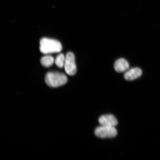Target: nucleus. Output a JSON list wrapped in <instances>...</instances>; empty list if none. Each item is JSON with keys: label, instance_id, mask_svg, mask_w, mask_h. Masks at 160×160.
I'll use <instances>...</instances> for the list:
<instances>
[{"label": "nucleus", "instance_id": "f257e3e1", "mask_svg": "<svg viewBox=\"0 0 160 160\" xmlns=\"http://www.w3.org/2000/svg\"><path fill=\"white\" fill-rule=\"evenodd\" d=\"M40 50L42 53L48 54L59 52L62 47L61 43L55 39L43 38L40 42Z\"/></svg>", "mask_w": 160, "mask_h": 160}, {"label": "nucleus", "instance_id": "f03ea898", "mask_svg": "<svg viewBox=\"0 0 160 160\" xmlns=\"http://www.w3.org/2000/svg\"><path fill=\"white\" fill-rule=\"evenodd\" d=\"M45 81L49 87L57 88L65 84L68 79L67 76L63 73L50 72L46 75Z\"/></svg>", "mask_w": 160, "mask_h": 160}, {"label": "nucleus", "instance_id": "7ed1b4c3", "mask_svg": "<svg viewBox=\"0 0 160 160\" xmlns=\"http://www.w3.org/2000/svg\"><path fill=\"white\" fill-rule=\"evenodd\" d=\"M95 135L101 138H112L117 135V131L114 127L102 126L95 129Z\"/></svg>", "mask_w": 160, "mask_h": 160}, {"label": "nucleus", "instance_id": "20e7f679", "mask_svg": "<svg viewBox=\"0 0 160 160\" xmlns=\"http://www.w3.org/2000/svg\"><path fill=\"white\" fill-rule=\"evenodd\" d=\"M64 67L66 73L69 75H75L77 72L75 55L71 52H69L66 55Z\"/></svg>", "mask_w": 160, "mask_h": 160}, {"label": "nucleus", "instance_id": "39448f33", "mask_svg": "<svg viewBox=\"0 0 160 160\" xmlns=\"http://www.w3.org/2000/svg\"><path fill=\"white\" fill-rule=\"evenodd\" d=\"M98 121L100 125L108 127H115L118 123L116 118L111 114L101 116L99 117Z\"/></svg>", "mask_w": 160, "mask_h": 160}, {"label": "nucleus", "instance_id": "423d86ee", "mask_svg": "<svg viewBox=\"0 0 160 160\" xmlns=\"http://www.w3.org/2000/svg\"><path fill=\"white\" fill-rule=\"evenodd\" d=\"M142 75L141 69L138 68H135L127 71L124 75V78L127 81H133L141 77Z\"/></svg>", "mask_w": 160, "mask_h": 160}, {"label": "nucleus", "instance_id": "0eeeda50", "mask_svg": "<svg viewBox=\"0 0 160 160\" xmlns=\"http://www.w3.org/2000/svg\"><path fill=\"white\" fill-rule=\"evenodd\" d=\"M129 64L126 59L120 58L118 59L114 65L116 71L118 73L122 72L129 68Z\"/></svg>", "mask_w": 160, "mask_h": 160}, {"label": "nucleus", "instance_id": "6e6552de", "mask_svg": "<svg viewBox=\"0 0 160 160\" xmlns=\"http://www.w3.org/2000/svg\"><path fill=\"white\" fill-rule=\"evenodd\" d=\"M54 59L51 56H44L42 58L41 63L42 65L45 67H49L53 64Z\"/></svg>", "mask_w": 160, "mask_h": 160}, {"label": "nucleus", "instance_id": "1a4fd4ad", "mask_svg": "<svg viewBox=\"0 0 160 160\" xmlns=\"http://www.w3.org/2000/svg\"><path fill=\"white\" fill-rule=\"evenodd\" d=\"M65 58L63 54H60L57 56L55 60V63L56 65L59 68H62L64 67Z\"/></svg>", "mask_w": 160, "mask_h": 160}]
</instances>
